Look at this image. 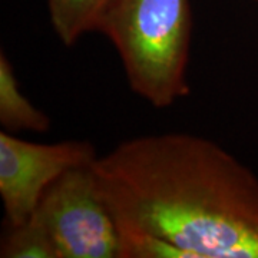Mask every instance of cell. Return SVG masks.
<instances>
[{
  "instance_id": "1",
  "label": "cell",
  "mask_w": 258,
  "mask_h": 258,
  "mask_svg": "<svg viewBox=\"0 0 258 258\" xmlns=\"http://www.w3.org/2000/svg\"><path fill=\"white\" fill-rule=\"evenodd\" d=\"M91 166L119 232L158 237L186 258H258V178L215 142L141 137Z\"/></svg>"
},
{
  "instance_id": "2",
  "label": "cell",
  "mask_w": 258,
  "mask_h": 258,
  "mask_svg": "<svg viewBox=\"0 0 258 258\" xmlns=\"http://www.w3.org/2000/svg\"><path fill=\"white\" fill-rule=\"evenodd\" d=\"M96 32L118 50L131 89L155 108L189 93V0H111Z\"/></svg>"
},
{
  "instance_id": "3",
  "label": "cell",
  "mask_w": 258,
  "mask_h": 258,
  "mask_svg": "<svg viewBox=\"0 0 258 258\" xmlns=\"http://www.w3.org/2000/svg\"><path fill=\"white\" fill-rule=\"evenodd\" d=\"M91 165L57 178L32 215L47 231L57 258H122L119 228L98 192Z\"/></svg>"
},
{
  "instance_id": "4",
  "label": "cell",
  "mask_w": 258,
  "mask_h": 258,
  "mask_svg": "<svg viewBox=\"0 0 258 258\" xmlns=\"http://www.w3.org/2000/svg\"><path fill=\"white\" fill-rule=\"evenodd\" d=\"M95 148L83 141L35 144L0 132V197L5 224L19 225L36 211L43 194L69 169L91 165Z\"/></svg>"
},
{
  "instance_id": "5",
  "label": "cell",
  "mask_w": 258,
  "mask_h": 258,
  "mask_svg": "<svg viewBox=\"0 0 258 258\" xmlns=\"http://www.w3.org/2000/svg\"><path fill=\"white\" fill-rule=\"evenodd\" d=\"M0 123L6 131L46 132L50 119L22 93L13 66L0 53Z\"/></svg>"
},
{
  "instance_id": "6",
  "label": "cell",
  "mask_w": 258,
  "mask_h": 258,
  "mask_svg": "<svg viewBox=\"0 0 258 258\" xmlns=\"http://www.w3.org/2000/svg\"><path fill=\"white\" fill-rule=\"evenodd\" d=\"M111 0H47L50 23L64 46L75 43L98 23Z\"/></svg>"
},
{
  "instance_id": "7",
  "label": "cell",
  "mask_w": 258,
  "mask_h": 258,
  "mask_svg": "<svg viewBox=\"0 0 258 258\" xmlns=\"http://www.w3.org/2000/svg\"><path fill=\"white\" fill-rule=\"evenodd\" d=\"M0 244L2 258H57L45 227L35 217L19 225H6Z\"/></svg>"
}]
</instances>
